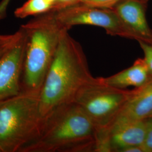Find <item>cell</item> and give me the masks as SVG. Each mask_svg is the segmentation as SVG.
<instances>
[{
  "label": "cell",
  "mask_w": 152,
  "mask_h": 152,
  "mask_svg": "<svg viewBox=\"0 0 152 152\" xmlns=\"http://www.w3.org/2000/svg\"><path fill=\"white\" fill-rule=\"evenodd\" d=\"M144 53V60L147 65L149 72L152 76V45L144 42H138Z\"/></svg>",
  "instance_id": "obj_15"
},
{
  "label": "cell",
  "mask_w": 152,
  "mask_h": 152,
  "mask_svg": "<svg viewBox=\"0 0 152 152\" xmlns=\"http://www.w3.org/2000/svg\"><path fill=\"white\" fill-rule=\"evenodd\" d=\"M53 12L58 21L68 30L75 26H92L103 28L110 36L132 39L130 33L112 9L93 7L80 4Z\"/></svg>",
  "instance_id": "obj_6"
},
{
  "label": "cell",
  "mask_w": 152,
  "mask_h": 152,
  "mask_svg": "<svg viewBox=\"0 0 152 152\" xmlns=\"http://www.w3.org/2000/svg\"><path fill=\"white\" fill-rule=\"evenodd\" d=\"M145 1H147V2H148V1H149V0H145Z\"/></svg>",
  "instance_id": "obj_19"
},
{
  "label": "cell",
  "mask_w": 152,
  "mask_h": 152,
  "mask_svg": "<svg viewBox=\"0 0 152 152\" xmlns=\"http://www.w3.org/2000/svg\"><path fill=\"white\" fill-rule=\"evenodd\" d=\"M97 133L91 119L73 102L49 114L38 137L20 152H95Z\"/></svg>",
  "instance_id": "obj_2"
},
{
  "label": "cell",
  "mask_w": 152,
  "mask_h": 152,
  "mask_svg": "<svg viewBox=\"0 0 152 152\" xmlns=\"http://www.w3.org/2000/svg\"><path fill=\"white\" fill-rule=\"evenodd\" d=\"M22 34L14 46L0 58V101L21 92V79L26 48V36Z\"/></svg>",
  "instance_id": "obj_8"
},
{
  "label": "cell",
  "mask_w": 152,
  "mask_h": 152,
  "mask_svg": "<svg viewBox=\"0 0 152 152\" xmlns=\"http://www.w3.org/2000/svg\"><path fill=\"white\" fill-rule=\"evenodd\" d=\"M151 75L143 58L137 59L133 64L123 71L108 77H102L110 86L126 89L127 87H140L151 78Z\"/></svg>",
  "instance_id": "obj_11"
},
{
  "label": "cell",
  "mask_w": 152,
  "mask_h": 152,
  "mask_svg": "<svg viewBox=\"0 0 152 152\" xmlns=\"http://www.w3.org/2000/svg\"><path fill=\"white\" fill-rule=\"evenodd\" d=\"M47 1H48L49 2H51V3L53 4L54 2L55 1V0H47Z\"/></svg>",
  "instance_id": "obj_18"
},
{
  "label": "cell",
  "mask_w": 152,
  "mask_h": 152,
  "mask_svg": "<svg viewBox=\"0 0 152 152\" xmlns=\"http://www.w3.org/2000/svg\"><path fill=\"white\" fill-rule=\"evenodd\" d=\"M149 124V117L112 123L98 131L95 152H126L130 148L142 147Z\"/></svg>",
  "instance_id": "obj_7"
},
{
  "label": "cell",
  "mask_w": 152,
  "mask_h": 152,
  "mask_svg": "<svg viewBox=\"0 0 152 152\" xmlns=\"http://www.w3.org/2000/svg\"><path fill=\"white\" fill-rule=\"evenodd\" d=\"M21 27L26 36L20 93L39 96L63 31L54 12L36 16Z\"/></svg>",
  "instance_id": "obj_3"
},
{
  "label": "cell",
  "mask_w": 152,
  "mask_h": 152,
  "mask_svg": "<svg viewBox=\"0 0 152 152\" xmlns=\"http://www.w3.org/2000/svg\"></svg>",
  "instance_id": "obj_20"
},
{
  "label": "cell",
  "mask_w": 152,
  "mask_h": 152,
  "mask_svg": "<svg viewBox=\"0 0 152 152\" xmlns=\"http://www.w3.org/2000/svg\"><path fill=\"white\" fill-rule=\"evenodd\" d=\"M39 96L23 94L0 101V152H20L39 136Z\"/></svg>",
  "instance_id": "obj_4"
},
{
  "label": "cell",
  "mask_w": 152,
  "mask_h": 152,
  "mask_svg": "<svg viewBox=\"0 0 152 152\" xmlns=\"http://www.w3.org/2000/svg\"><path fill=\"white\" fill-rule=\"evenodd\" d=\"M53 4L47 0H27L14 11V15L19 19L37 16L51 11Z\"/></svg>",
  "instance_id": "obj_12"
},
{
  "label": "cell",
  "mask_w": 152,
  "mask_h": 152,
  "mask_svg": "<svg viewBox=\"0 0 152 152\" xmlns=\"http://www.w3.org/2000/svg\"><path fill=\"white\" fill-rule=\"evenodd\" d=\"M82 0H55L50 11H59L81 3Z\"/></svg>",
  "instance_id": "obj_16"
},
{
  "label": "cell",
  "mask_w": 152,
  "mask_h": 152,
  "mask_svg": "<svg viewBox=\"0 0 152 152\" xmlns=\"http://www.w3.org/2000/svg\"><path fill=\"white\" fill-rule=\"evenodd\" d=\"M147 2L145 0H121L112 9L132 39L152 45V29L146 17Z\"/></svg>",
  "instance_id": "obj_9"
},
{
  "label": "cell",
  "mask_w": 152,
  "mask_h": 152,
  "mask_svg": "<svg viewBox=\"0 0 152 152\" xmlns=\"http://www.w3.org/2000/svg\"><path fill=\"white\" fill-rule=\"evenodd\" d=\"M142 148L144 152H152V117H149V124Z\"/></svg>",
  "instance_id": "obj_17"
},
{
  "label": "cell",
  "mask_w": 152,
  "mask_h": 152,
  "mask_svg": "<svg viewBox=\"0 0 152 152\" xmlns=\"http://www.w3.org/2000/svg\"><path fill=\"white\" fill-rule=\"evenodd\" d=\"M152 116V76L144 85L132 90L130 96L112 123L145 120Z\"/></svg>",
  "instance_id": "obj_10"
},
{
  "label": "cell",
  "mask_w": 152,
  "mask_h": 152,
  "mask_svg": "<svg viewBox=\"0 0 152 152\" xmlns=\"http://www.w3.org/2000/svg\"><path fill=\"white\" fill-rule=\"evenodd\" d=\"M132 92V90L110 86L102 77H92L80 89L75 103L91 119L98 131L114 121Z\"/></svg>",
  "instance_id": "obj_5"
},
{
  "label": "cell",
  "mask_w": 152,
  "mask_h": 152,
  "mask_svg": "<svg viewBox=\"0 0 152 152\" xmlns=\"http://www.w3.org/2000/svg\"><path fill=\"white\" fill-rule=\"evenodd\" d=\"M65 29L39 96L43 120L60 107L75 102L82 86L93 76L81 45Z\"/></svg>",
  "instance_id": "obj_1"
},
{
  "label": "cell",
  "mask_w": 152,
  "mask_h": 152,
  "mask_svg": "<svg viewBox=\"0 0 152 152\" xmlns=\"http://www.w3.org/2000/svg\"><path fill=\"white\" fill-rule=\"evenodd\" d=\"M22 34V29L20 27L14 33L0 34V58L14 46Z\"/></svg>",
  "instance_id": "obj_13"
},
{
  "label": "cell",
  "mask_w": 152,
  "mask_h": 152,
  "mask_svg": "<svg viewBox=\"0 0 152 152\" xmlns=\"http://www.w3.org/2000/svg\"><path fill=\"white\" fill-rule=\"evenodd\" d=\"M121 0H82L81 4L93 7L112 9Z\"/></svg>",
  "instance_id": "obj_14"
}]
</instances>
